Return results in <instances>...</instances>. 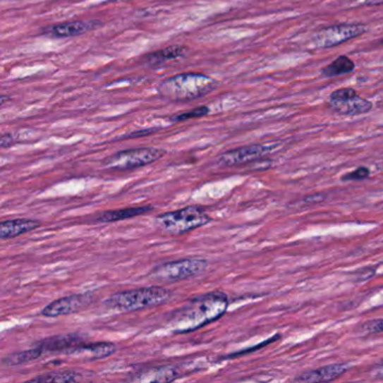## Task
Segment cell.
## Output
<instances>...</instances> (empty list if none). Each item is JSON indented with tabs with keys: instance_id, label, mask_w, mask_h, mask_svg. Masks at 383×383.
<instances>
[{
	"instance_id": "4316f807",
	"label": "cell",
	"mask_w": 383,
	"mask_h": 383,
	"mask_svg": "<svg viewBox=\"0 0 383 383\" xmlns=\"http://www.w3.org/2000/svg\"><path fill=\"white\" fill-rule=\"evenodd\" d=\"M14 143L15 138L14 136L11 135V134H4V135L1 136V138H0V145H1L3 149H5V147H11V145H13Z\"/></svg>"
},
{
	"instance_id": "484cf974",
	"label": "cell",
	"mask_w": 383,
	"mask_h": 383,
	"mask_svg": "<svg viewBox=\"0 0 383 383\" xmlns=\"http://www.w3.org/2000/svg\"><path fill=\"white\" fill-rule=\"evenodd\" d=\"M364 328L370 333H380L383 332V320H370L369 323L364 325Z\"/></svg>"
},
{
	"instance_id": "ba28073f",
	"label": "cell",
	"mask_w": 383,
	"mask_h": 383,
	"mask_svg": "<svg viewBox=\"0 0 383 383\" xmlns=\"http://www.w3.org/2000/svg\"><path fill=\"white\" fill-rule=\"evenodd\" d=\"M367 26L360 23L355 24H337L317 30L312 35V44L318 49H329L343 44L345 42L356 39L367 33Z\"/></svg>"
},
{
	"instance_id": "6da1fadb",
	"label": "cell",
	"mask_w": 383,
	"mask_h": 383,
	"mask_svg": "<svg viewBox=\"0 0 383 383\" xmlns=\"http://www.w3.org/2000/svg\"><path fill=\"white\" fill-rule=\"evenodd\" d=\"M229 306V297L221 291L196 296L170 314L166 327L174 334L191 333L223 317Z\"/></svg>"
},
{
	"instance_id": "83f0119b",
	"label": "cell",
	"mask_w": 383,
	"mask_h": 383,
	"mask_svg": "<svg viewBox=\"0 0 383 383\" xmlns=\"http://www.w3.org/2000/svg\"><path fill=\"white\" fill-rule=\"evenodd\" d=\"M154 128H149V130H138V132L130 133V135L124 136L123 138H143V136L151 135L152 133H155Z\"/></svg>"
},
{
	"instance_id": "7402d4cb",
	"label": "cell",
	"mask_w": 383,
	"mask_h": 383,
	"mask_svg": "<svg viewBox=\"0 0 383 383\" xmlns=\"http://www.w3.org/2000/svg\"><path fill=\"white\" fill-rule=\"evenodd\" d=\"M208 114H209V108L202 106V107L193 108L190 111L178 114L176 116L171 117V121L174 123H179V121H185L188 119L200 118V117L206 116Z\"/></svg>"
},
{
	"instance_id": "5b68a950",
	"label": "cell",
	"mask_w": 383,
	"mask_h": 383,
	"mask_svg": "<svg viewBox=\"0 0 383 383\" xmlns=\"http://www.w3.org/2000/svg\"><path fill=\"white\" fill-rule=\"evenodd\" d=\"M208 261L198 257L176 260L157 265L150 271V280L157 284H174L199 276L207 270Z\"/></svg>"
},
{
	"instance_id": "52a82bcc",
	"label": "cell",
	"mask_w": 383,
	"mask_h": 383,
	"mask_svg": "<svg viewBox=\"0 0 383 383\" xmlns=\"http://www.w3.org/2000/svg\"><path fill=\"white\" fill-rule=\"evenodd\" d=\"M327 102L332 111L343 116H358L369 113L373 108L372 102L358 96L353 88L333 91L328 97Z\"/></svg>"
},
{
	"instance_id": "7a4b0ae2",
	"label": "cell",
	"mask_w": 383,
	"mask_h": 383,
	"mask_svg": "<svg viewBox=\"0 0 383 383\" xmlns=\"http://www.w3.org/2000/svg\"><path fill=\"white\" fill-rule=\"evenodd\" d=\"M219 86V83L202 73H181L168 78L157 87L164 99L171 102H191L209 95Z\"/></svg>"
},
{
	"instance_id": "277c9868",
	"label": "cell",
	"mask_w": 383,
	"mask_h": 383,
	"mask_svg": "<svg viewBox=\"0 0 383 383\" xmlns=\"http://www.w3.org/2000/svg\"><path fill=\"white\" fill-rule=\"evenodd\" d=\"M212 223L210 217L198 206H188L174 212H164L155 218V225L162 232L182 235Z\"/></svg>"
},
{
	"instance_id": "ac0fdd59",
	"label": "cell",
	"mask_w": 383,
	"mask_h": 383,
	"mask_svg": "<svg viewBox=\"0 0 383 383\" xmlns=\"http://www.w3.org/2000/svg\"><path fill=\"white\" fill-rule=\"evenodd\" d=\"M355 70V63L348 56H339V58L322 69V75L325 78L339 77L348 75Z\"/></svg>"
},
{
	"instance_id": "4fadbf2b",
	"label": "cell",
	"mask_w": 383,
	"mask_h": 383,
	"mask_svg": "<svg viewBox=\"0 0 383 383\" xmlns=\"http://www.w3.org/2000/svg\"><path fill=\"white\" fill-rule=\"evenodd\" d=\"M180 377L179 370L172 365L147 367L134 373L130 380L133 382H171Z\"/></svg>"
},
{
	"instance_id": "8fae6325",
	"label": "cell",
	"mask_w": 383,
	"mask_h": 383,
	"mask_svg": "<svg viewBox=\"0 0 383 383\" xmlns=\"http://www.w3.org/2000/svg\"><path fill=\"white\" fill-rule=\"evenodd\" d=\"M98 26H100L98 20H73V22L60 23L50 28H44L43 33L56 39H68V37L83 35L90 30H96Z\"/></svg>"
},
{
	"instance_id": "d4e9b609",
	"label": "cell",
	"mask_w": 383,
	"mask_h": 383,
	"mask_svg": "<svg viewBox=\"0 0 383 383\" xmlns=\"http://www.w3.org/2000/svg\"><path fill=\"white\" fill-rule=\"evenodd\" d=\"M375 271H377L375 267H364L361 270H358V272H355L356 281H367L369 279L375 276Z\"/></svg>"
},
{
	"instance_id": "5bb4252c",
	"label": "cell",
	"mask_w": 383,
	"mask_h": 383,
	"mask_svg": "<svg viewBox=\"0 0 383 383\" xmlns=\"http://www.w3.org/2000/svg\"><path fill=\"white\" fill-rule=\"evenodd\" d=\"M83 343H85V339L79 334H64V335H56V336L42 339L36 343L35 346H39L44 352H64L66 353V351L75 348Z\"/></svg>"
},
{
	"instance_id": "9c48e42d",
	"label": "cell",
	"mask_w": 383,
	"mask_h": 383,
	"mask_svg": "<svg viewBox=\"0 0 383 383\" xmlns=\"http://www.w3.org/2000/svg\"><path fill=\"white\" fill-rule=\"evenodd\" d=\"M92 301H94V296L90 293L66 296L49 303L47 306L42 309L41 315L44 317L56 318L75 314L90 305Z\"/></svg>"
},
{
	"instance_id": "f1b7e54d",
	"label": "cell",
	"mask_w": 383,
	"mask_h": 383,
	"mask_svg": "<svg viewBox=\"0 0 383 383\" xmlns=\"http://www.w3.org/2000/svg\"><path fill=\"white\" fill-rule=\"evenodd\" d=\"M372 375L375 378L383 379V361L373 369Z\"/></svg>"
},
{
	"instance_id": "2e32d148",
	"label": "cell",
	"mask_w": 383,
	"mask_h": 383,
	"mask_svg": "<svg viewBox=\"0 0 383 383\" xmlns=\"http://www.w3.org/2000/svg\"><path fill=\"white\" fill-rule=\"evenodd\" d=\"M39 227H41V223L35 219L18 218V219L4 221L0 224V238L11 240V238H15V237L32 232Z\"/></svg>"
},
{
	"instance_id": "7c38bea8",
	"label": "cell",
	"mask_w": 383,
	"mask_h": 383,
	"mask_svg": "<svg viewBox=\"0 0 383 383\" xmlns=\"http://www.w3.org/2000/svg\"><path fill=\"white\" fill-rule=\"evenodd\" d=\"M116 345L111 342H97L90 344L78 345L75 348L66 351V354L73 356V358H87V360H99L106 358L108 356L116 353Z\"/></svg>"
},
{
	"instance_id": "8992f818",
	"label": "cell",
	"mask_w": 383,
	"mask_h": 383,
	"mask_svg": "<svg viewBox=\"0 0 383 383\" xmlns=\"http://www.w3.org/2000/svg\"><path fill=\"white\" fill-rule=\"evenodd\" d=\"M166 154V150L157 147H140V149L124 150L106 157L104 166L109 170L125 171L132 169L149 166L160 160Z\"/></svg>"
},
{
	"instance_id": "cb8c5ba5",
	"label": "cell",
	"mask_w": 383,
	"mask_h": 383,
	"mask_svg": "<svg viewBox=\"0 0 383 383\" xmlns=\"http://www.w3.org/2000/svg\"><path fill=\"white\" fill-rule=\"evenodd\" d=\"M280 339V335H276V336L271 337L270 339L265 341V342L261 343V344L257 345V346H253V348H248V350L240 351V352H236V353L231 354V355H229L227 356V358H238V356L244 355V354L251 353V352H254V351L260 350V348H262L263 346H267V345L271 344V343L274 342V341H276V339Z\"/></svg>"
},
{
	"instance_id": "d6986e66",
	"label": "cell",
	"mask_w": 383,
	"mask_h": 383,
	"mask_svg": "<svg viewBox=\"0 0 383 383\" xmlns=\"http://www.w3.org/2000/svg\"><path fill=\"white\" fill-rule=\"evenodd\" d=\"M188 50L186 47H179V45H174V47H168L162 50L155 51V52L147 54L145 61L147 63L152 66L163 63L166 61L176 60V59L182 58L187 54Z\"/></svg>"
},
{
	"instance_id": "9a60e30c",
	"label": "cell",
	"mask_w": 383,
	"mask_h": 383,
	"mask_svg": "<svg viewBox=\"0 0 383 383\" xmlns=\"http://www.w3.org/2000/svg\"><path fill=\"white\" fill-rule=\"evenodd\" d=\"M348 370V364H332L314 371L303 373L295 379L297 382H328L342 377Z\"/></svg>"
},
{
	"instance_id": "44dd1931",
	"label": "cell",
	"mask_w": 383,
	"mask_h": 383,
	"mask_svg": "<svg viewBox=\"0 0 383 383\" xmlns=\"http://www.w3.org/2000/svg\"><path fill=\"white\" fill-rule=\"evenodd\" d=\"M30 382H75L78 381V375L73 371H58V372L47 373L30 380Z\"/></svg>"
},
{
	"instance_id": "603a6c76",
	"label": "cell",
	"mask_w": 383,
	"mask_h": 383,
	"mask_svg": "<svg viewBox=\"0 0 383 383\" xmlns=\"http://www.w3.org/2000/svg\"><path fill=\"white\" fill-rule=\"evenodd\" d=\"M370 176V170L365 166L356 169L355 171L345 174L342 178L343 181H360V180L367 179Z\"/></svg>"
},
{
	"instance_id": "f546056e",
	"label": "cell",
	"mask_w": 383,
	"mask_h": 383,
	"mask_svg": "<svg viewBox=\"0 0 383 383\" xmlns=\"http://www.w3.org/2000/svg\"><path fill=\"white\" fill-rule=\"evenodd\" d=\"M383 0H363L362 5L364 6H378L382 5Z\"/></svg>"
},
{
	"instance_id": "3957f363",
	"label": "cell",
	"mask_w": 383,
	"mask_h": 383,
	"mask_svg": "<svg viewBox=\"0 0 383 383\" xmlns=\"http://www.w3.org/2000/svg\"><path fill=\"white\" fill-rule=\"evenodd\" d=\"M171 290L161 286L136 288V289L124 290L114 293L104 301L107 308L118 310V312H138L142 309L160 306L171 299Z\"/></svg>"
},
{
	"instance_id": "30bf717a",
	"label": "cell",
	"mask_w": 383,
	"mask_h": 383,
	"mask_svg": "<svg viewBox=\"0 0 383 383\" xmlns=\"http://www.w3.org/2000/svg\"><path fill=\"white\" fill-rule=\"evenodd\" d=\"M272 147L263 144H252L225 152L218 157V164L221 166H237L253 162L267 155Z\"/></svg>"
},
{
	"instance_id": "ffe728a7",
	"label": "cell",
	"mask_w": 383,
	"mask_h": 383,
	"mask_svg": "<svg viewBox=\"0 0 383 383\" xmlns=\"http://www.w3.org/2000/svg\"><path fill=\"white\" fill-rule=\"evenodd\" d=\"M44 351L39 346H34L30 350L20 351L16 353L9 354L3 360L4 365L7 367H16V365H23V364L30 363L41 358Z\"/></svg>"
},
{
	"instance_id": "e0dca14e",
	"label": "cell",
	"mask_w": 383,
	"mask_h": 383,
	"mask_svg": "<svg viewBox=\"0 0 383 383\" xmlns=\"http://www.w3.org/2000/svg\"><path fill=\"white\" fill-rule=\"evenodd\" d=\"M153 209H154V207L140 206L123 208V209L108 210V212H102L99 215L94 217V221L96 223H115V221H126L130 218L145 215Z\"/></svg>"
}]
</instances>
